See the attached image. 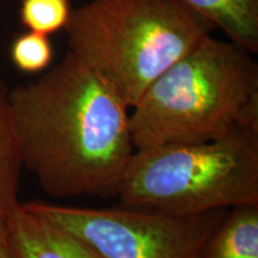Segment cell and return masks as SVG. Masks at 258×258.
<instances>
[{
  "label": "cell",
  "mask_w": 258,
  "mask_h": 258,
  "mask_svg": "<svg viewBox=\"0 0 258 258\" xmlns=\"http://www.w3.org/2000/svg\"><path fill=\"white\" fill-rule=\"evenodd\" d=\"M23 169L55 199L116 195L135 148L131 108L69 53L41 78L10 90Z\"/></svg>",
  "instance_id": "6da1fadb"
},
{
  "label": "cell",
  "mask_w": 258,
  "mask_h": 258,
  "mask_svg": "<svg viewBox=\"0 0 258 258\" xmlns=\"http://www.w3.org/2000/svg\"><path fill=\"white\" fill-rule=\"evenodd\" d=\"M258 129V64L208 35L164 71L129 112L135 150L202 143Z\"/></svg>",
  "instance_id": "7a4b0ae2"
},
{
  "label": "cell",
  "mask_w": 258,
  "mask_h": 258,
  "mask_svg": "<svg viewBox=\"0 0 258 258\" xmlns=\"http://www.w3.org/2000/svg\"><path fill=\"white\" fill-rule=\"evenodd\" d=\"M214 29L180 0H91L72 9L64 31L71 53L132 109L164 71Z\"/></svg>",
  "instance_id": "3957f363"
},
{
  "label": "cell",
  "mask_w": 258,
  "mask_h": 258,
  "mask_svg": "<svg viewBox=\"0 0 258 258\" xmlns=\"http://www.w3.org/2000/svg\"><path fill=\"white\" fill-rule=\"evenodd\" d=\"M116 195L124 207L171 214L258 203V129L202 143L135 150Z\"/></svg>",
  "instance_id": "277c9868"
},
{
  "label": "cell",
  "mask_w": 258,
  "mask_h": 258,
  "mask_svg": "<svg viewBox=\"0 0 258 258\" xmlns=\"http://www.w3.org/2000/svg\"><path fill=\"white\" fill-rule=\"evenodd\" d=\"M23 206L73 232L106 258H200L228 211L171 214L124 206L98 209L41 201Z\"/></svg>",
  "instance_id": "5b68a950"
},
{
  "label": "cell",
  "mask_w": 258,
  "mask_h": 258,
  "mask_svg": "<svg viewBox=\"0 0 258 258\" xmlns=\"http://www.w3.org/2000/svg\"><path fill=\"white\" fill-rule=\"evenodd\" d=\"M15 258H106L83 238L29 211L23 203L6 218Z\"/></svg>",
  "instance_id": "8992f818"
},
{
  "label": "cell",
  "mask_w": 258,
  "mask_h": 258,
  "mask_svg": "<svg viewBox=\"0 0 258 258\" xmlns=\"http://www.w3.org/2000/svg\"><path fill=\"white\" fill-rule=\"evenodd\" d=\"M241 49L258 51V0H180Z\"/></svg>",
  "instance_id": "52a82bcc"
},
{
  "label": "cell",
  "mask_w": 258,
  "mask_h": 258,
  "mask_svg": "<svg viewBox=\"0 0 258 258\" xmlns=\"http://www.w3.org/2000/svg\"><path fill=\"white\" fill-rule=\"evenodd\" d=\"M200 258H258V203L228 209Z\"/></svg>",
  "instance_id": "ba28073f"
},
{
  "label": "cell",
  "mask_w": 258,
  "mask_h": 258,
  "mask_svg": "<svg viewBox=\"0 0 258 258\" xmlns=\"http://www.w3.org/2000/svg\"><path fill=\"white\" fill-rule=\"evenodd\" d=\"M22 169L10 104V90L0 79V219L8 218L21 203L18 186Z\"/></svg>",
  "instance_id": "9c48e42d"
},
{
  "label": "cell",
  "mask_w": 258,
  "mask_h": 258,
  "mask_svg": "<svg viewBox=\"0 0 258 258\" xmlns=\"http://www.w3.org/2000/svg\"><path fill=\"white\" fill-rule=\"evenodd\" d=\"M71 12V0H22L19 18L28 30L49 36L64 30Z\"/></svg>",
  "instance_id": "30bf717a"
},
{
  "label": "cell",
  "mask_w": 258,
  "mask_h": 258,
  "mask_svg": "<svg viewBox=\"0 0 258 258\" xmlns=\"http://www.w3.org/2000/svg\"><path fill=\"white\" fill-rule=\"evenodd\" d=\"M10 55L16 69L24 73H38L49 67L54 49L47 35L28 30L12 42Z\"/></svg>",
  "instance_id": "8fae6325"
},
{
  "label": "cell",
  "mask_w": 258,
  "mask_h": 258,
  "mask_svg": "<svg viewBox=\"0 0 258 258\" xmlns=\"http://www.w3.org/2000/svg\"><path fill=\"white\" fill-rule=\"evenodd\" d=\"M0 258H15L10 249L6 231V219H0Z\"/></svg>",
  "instance_id": "7c38bea8"
}]
</instances>
